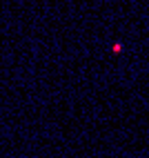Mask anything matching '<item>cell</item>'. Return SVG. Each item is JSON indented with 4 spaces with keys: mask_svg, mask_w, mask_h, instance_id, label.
<instances>
[{
    "mask_svg": "<svg viewBox=\"0 0 149 158\" xmlns=\"http://www.w3.org/2000/svg\"><path fill=\"white\" fill-rule=\"evenodd\" d=\"M111 51H114V54H122V51H125V45H122V43H118V40H116V43L111 45Z\"/></svg>",
    "mask_w": 149,
    "mask_h": 158,
    "instance_id": "cell-1",
    "label": "cell"
}]
</instances>
